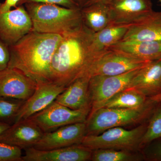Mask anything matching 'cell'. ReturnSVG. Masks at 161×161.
I'll return each instance as SVG.
<instances>
[{"label":"cell","mask_w":161,"mask_h":161,"mask_svg":"<svg viewBox=\"0 0 161 161\" xmlns=\"http://www.w3.org/2000/svg\"><path fill=\"white\" fill-rule=\"evenodd\" d=\"M108 50L98 46L94 33L83 24L62 36L52 59L49 81L66 88L78 78H91L95 65Z\"/></svg>","instance_id":"cell-1"},{"label":"cell","mask_w":161,"mask_h":161,"mask_svg":"<svg viewBox=\"0 0 161 161\" xmlns=\"http://www.w3.org/2000/svg\"><path fill=\"white\" fill-rule=\"evenodd\" d=\"M62 38L31 31L9 46L8 67L20 70L37 82L49 81L52 59Z\"/></svg>","instance_id":"cell-2"},{"label":"cell","mask_w":161,"mask_h":161,"mask_svg":"<svg viewBox=\"0 0 161 161\" xmlns=\"http://www.w3.org/2000/svg\"><path fill=\"white\" fill-rule=\"evenodd\" d=\"M24 6L33 31L63 36L83 25L80 8L47 3H29Z\"/></svg>","instance_id":"cell-3"},{"label":"cell","mask_w":161,"mask_h":161,"mask_svg":"<svg viewBox=\"0 0 161 161\" xmlns=\"http://www.w3.org/2000/svg\"><path fill=\"white\" fill-rule=\"evenodd\" d=\"M158 103L153 98L150 103L139 108H102L98 109L90 113L88 116L86 122V136L98 135L114 127L144 124L148 120Z\"/></svg>","instance_id":"cell-4"},{"label":"cell","mask_w":161,"mask_h":161,"mask_svg":"<svg viewBox=\"0 0 161 161\" xmlns=\"http://www.w3.org/2000/svg\"><path fill=\"white\" fill-rule=\"evenodd\" d=\"M147 124H141L131 130L114 127L98 135H86L80 144L92 150L109 149L140 151Z\"/></svg>","instance_id":"cell-5"},{"label":"cell","mask_w":161,"mask_h":161,"mask_svg":"<svg viewBox=\"0 0 161 161\" xmlns=\"http://www.w3.org/2000/svg\"><path fill=\"white\" fill-rule=\"evenodd\" d=\"M140 69L120 75H98L91 77L89 85L91 104L90 114L100 108L106 102L119 92L125 90Z\"/></svg>","instance_id":"cell-6"},{"label":"cell","mask_w":161,"mask_h":161,"mask_svg":"<svg viewBox=\"0 0 161 161\" xmlns=\"http://www.w3.org/2000/svg\"><path fill=\"white\" fill-rule=\"evenodd\" d=\"M90 111L73 110L54 101L48 106L29 118L45 132L78 123H86Z\"/></svg>","instance_id":"cell-7"},{"label":"cell","mask_w":161,"mask_h":161,"mask_svg":"<svg viewBox=\"0 0 161 161\" xmlns=\"http://www.w3.org/2000/svg\"><path fill=\"white\" fill-rule=\"evenodd\" d=\"M31 31V19L24 5L5 12L0 11V39L9 46Z\"/></svg>","instance_id":"cell-8"},{"label":"cell","mask_w":161,"mask_h":161,"mask_svg":"<svg viewBox=\"0 0 161 161\" xmlns=\"http://www.w3.org/2000/svg\"><path fill=\"white\" fill-rule=\"evenodd\" d=\"M150 62L124 52L109 49L95 65L91 77L122 75L142 68Z\"/></svg>","instance_id":"cell-9"},{"label":"cell","mask_w":161,"mask_h":161,"mask_svg":"<svg viewBox=\"0 0 161 161\" xmlns=\"http://www.w3.org/2000/svg\"><path fill=\"white\" fill-rule=\"evenodd\" d=\"M108 6L109 25L129 26L153 10L151 0H114Z\"/></svg>","instance_id":"cell-10"},{"label":"cell","mask_w":161,"mask_h":161,"mask_svg":"<svg viewBox=\"0 0 161 161\" xmlns=\"http://www.w3.org/2000/svg\"><path fill=\"white\" fill-rule=\"evenodd\" d=\"M37 82L20 70L7 67L0 71V96L26 100L31 96Z\"/></svg>","instance_id":"cell-11"},{"label":"cell","mask_w":161,"mask_h":161,"mask_svg":"<svg viewBox=\"0 0 161 161\" xmlns=\"http://www.w3.org/2000/svg\"><path fill=\"white\" fill-rule=\"evenodd\" d=\"M86 123H78L60 127L51 132H45L35 144V149L48 150L81 143L86 136Z\"/></svg>","instance_id":"cell-12"},{"label":"cell","mask_w":161,"mask_h":161,"mask_svg":"<svg viewBox=\"0 0 161 161\" xmlns=\"http://www.w3.org/2000/svg\"><path fill=\"white\" fill-rule=\"evenodd\" d=\"M66 88L51 81L37 82L36 88L29 98L25 100L16 118L15 122L29 118L53 102Z\"/></svg>","instance_id":"cell-13"},{"label":"cell","mask_w":161,"mask_h":161,"mask_svg":"<svg viewBox=\"0 0 161 161\" xmlns=\"http://www.w3.org/2000/svg\"><path fill=\"white\" fill-rule=\"evenodd\" d=\"M44 132L30 118L19 121L11 125L0 135V143L20 149L33 147L40 140Z\"/></svg>","instance_id":"cell-14"},{"label":"cell","mask_w":161,"mask_h":161,"mask_svg":"<svg viewBox=\"0 0 161 161\" xmlns=\"http://www.w3.org/2000/svg\"><path fill=\"white\" fill-rule=\"evenodd\" d=\"M23 161H91L92 150L81 144L48 150L25 149Z\"/></svg>","instance_id":"cell-15"},{"label":"cell","mask_w":161,"mask_h":161,"mask_svg":"<svg viewBox=\"0 0 161 161\" xmlns=\"http://www.w3.org/2000/svg\"><path fill=\"white\" fill-rule=\"evenodd\" d=\"M135 90L149 98L161 93V59L141 68L125 90Z\"/></svg>","instance_id":"cell-16"},{"label":"cell","mask_w":161,"mask_h":161,"mask_svg":"<svg viewBox=\"0 0 161 161\" xmlns=\"http://www.w3.org/2000/svg\"><path fill=\"white\" fill-rule=\"evenodd\" d=\"M122 41H161V11L153 10L129 25Z\"/></svg>","instance_id":"cell-17"},{"label":"cell","mask_w":161,"mask_h":161,"mask_svg":"<svg viewBox=\"0 0 161 161\" xmlns=\"http://www.w3.org/2000/svg\"><path fill=\"white\" fill-rule=\"evenodd\" d=\"M90 77L78 78L58 95L55 101L73 110H89L91 112Z\"/></svg>","instance_id":"cell-18"},{"label":"cell","mask_w":161,"mask_h":161,"mask_svg":"<svg viewBox=\"0 0 161 161\" xmlns=\"http://www.w3.org/2000/svg\"><path fill=\"white\" fill-rule=\"evenodd\" d=\"M147 61L161 59V41H121L109 48Z\"/></svg>","instance_id":"cell-19"},{"label":"cell","mask_w":161,"mask_h":161,"mask_svg":"<svg viewBox=\"0 0 161 161\" xmlns=\"http://www.w3.org/2000/svg\"><path fill=\"white\" fill-rule=\"evenodd\" d=\"M83 25L94 33L109 25V9L108 5L95 3L80 9Z\"/></svg>","instance_id":"cell-20"},{"label":"cell","mask_w":161,"mask_h":161,"mask_svg":"<svg viewBox=\"0 0 161 161\" xmlns=\"http://www.w3.org/2000/svg\"><path fill=\"white\" fill-rule=\"evenodd\" d=\"M152 100V98L147 97L135 90L126 89L113 96L101 108H139L150 103Z\"/></svg>","instance_id":"cell-21"},{"label":"cell","mask_w":161,"mask_h":161,"mask_svg":"<svg viewBox=\"0 0 161 161\" xmlns=\"http://www.w3.org/2000/svg\"><path fill=\"white\" fill-rule=\"evenodd\" d=\"M144 159L143 154L140 151L99 149L92 150L91 161H140Z\"/></svg>","instance_id":"cell-22"},{"label":"cell","mask_w":161,"mask_h":161,"mask_svg":"<svg viewBox=\"0 0 161 161\" xmlns=\"http://www.w3.org/2000/svg\"><path fill=\"white\" fill-rule=\"evenodd\" d=\"M128 29L129 26L109 25L94 33L95 41L102 49H109L123 40Z\"/></svg>","instance_id":"cell-23"},{"label":"cell","mask_w":161,"mask_h":161,"mask_svg":"<svg viewBox=\"0 0 161 161\" xmlns=\"http://www.w3.org/2000/svg\"><path fill=\"white\" fill-rule=\"evenodd\" d=\"M25 101L0 96V122L11 125L16 118Z\"/></svg>","instance_id":"cell-24"},{"label":"cell","mask_w":161,"mask_h":161,"mask_svg":"<svg viewBox=\"0 0 161 161\" xmlns=\"http://www.w3.org/2000/svg\"><path fill=\"white\" fill-rule=\"evenodd\" d=\"M161 137V102H158L147 121V129L142 140V148L152 141Z\"/></svg>","instance_id":"cell-25"},{"label":"cell","mask_w":161,"mask_h":161,"mask_svg":"<svg viewBox=\"0 0 161 161\" xmlns=\"http://www.w3.org/2000/svg\"><path fill=\"white\" fill-rule=\"evenodd\" d=\"M22 149L0 143V161H23Z\"/></svg>","instance_id":"cell-26"},{"label":"cell","mask_w":161,"mask_h":161,"mask_svg":"<svg viewBox=\"0 0 161 161\" xmlns=\"http://www.w3.org/2000/svg\"><path fill=\"white\" fill-rule=\"evenodd\" d=\"M145 159L161 161V137L152 141L142 148Z\"/></svg>","instance_id":"cell-27"},{"label":"cell","mask_w":161,"mask_h":161,"mask_svg":"<svg viewBox=\"0 0 161 161\" xmlns=\"http://www.w3.org/2000/svg\"><path fill=\"white\" fill-rule=\"evenodd\" d=\"M29 3H47L56 4L67 8H79L71 0H20L18 6Z\"/></svg>","instance_id":"cell-28"},{"label":"cell","mask_w":161,"mask_h":161,"mask_svg":"<svg viewBox=\"0 0 161 161\" xmlns=\"http://www.w3.org/2000/svg\"><path fill=\"white\" fill-rule=\"evenodd\" d=\"M9 58V46L0 39V71L8 67Z\"/></svg>","instance_id":"cell-29"},{"label":"cell","mask_w":161,"mask_h":161,"mask_svg":"<svg viewBox=\"0 0 161 161\" xmlns=\"http://www.w3.org/2000/svg\"><path fill=\"white\" fill-rule=\"evenodd\" d=\"M20 0H5L3 3H0V11L5 12L16 8Z\"/></svg>","instance_id":"cell-30"},{"label":"cell","mask_w":161,"mask_h":161,"mask_svg":"<svg viewBox=\"0 0 161 161\" xmlns=\"http://www.w3.org/2000/svg\"><path fill=\"white\" fill-rule=\"evenodd\" d=\"M114 1V0H89L88 3L86 4V6L95 3H103V4H106V5H108V4L112 3V2Z\"/></svg>","instance_id":"cell-31"},{"label":"cell","mask_w":161,"mask_h":161,"mask_svg":"<svg viewBox=\"0 0 161 161\" xmlns=\"http://www.w3.org/2000/svg\"><path fill=\"white\" fill-rule=\"evenodd\" d=\"M71 1L74 2L79 8L81 9L82 7L86 6L89 0H71Z\"/></svg>","instance_id":"cell-32"},{"label":"cell","mask_w":161,"mask_h":161,"mask_svg":"<svg viewBox=\"0 0 161 161\" xmlns=\"http://www.w3.org/2000/svg\"><path fill=\"white\" fill-rule=\"evenodd\" d=\"M10 126V125H9V124L0 122V135H1L5 130H7Z\"/></svg>","instance_id":"cell-33"},{"label":"cell","mask_w":161,"mask_h":161,"mask_svg":"<svg viewBox=\"0 0 161 161\" xmlns=\"http://www.w3.org/2000/svg\"><path fill=\"white\" fill-rule=\"evenodd\" d=\"M152 98L154 99V100L158 102H161V93L158 95H156V96L152 97Z\"/></svg>","instance_id":"cell-34"},{"label":"cell","mask_w":161,"mask_h":161,"mask_svg":"<svg viewBox=\"0 0 161 161\" xmlns=\"http://www.w3.org/2000/svg\"><path fill=\"white\" fill-rule=\"evenodd\" d=\"M159 1L161 5V0H159Z\"/></svg>","instance_id":"cell-35"}]
</instances>
